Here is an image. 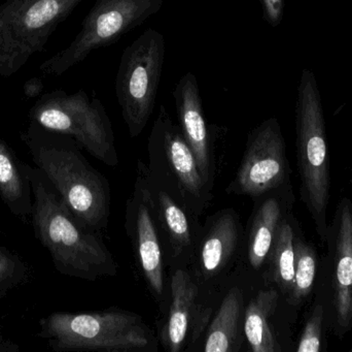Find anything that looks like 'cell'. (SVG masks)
<instances>
[{"mask_svg":"<svg viewBox=\"0 0 352 352\" xmlns=\"http://www.w3.org/2000/svg\"><path fill=\"white\" fill-rule=\"evenodd\" d=\"M21 140L76 220L95 233L107 229L111 215L109 182L85 158L76 140L33 121Z\"/></svg>","mask_w":352,"mask_h":352,"instance_id":"obj_1","label":"cell"},{"mask_svg":"<svg viewBox=\"0 0 352 352\" xmlns=\"http://www.w3.org/2000/svg\"><path fill=\"white\" fill-rule=\"evenodd\" d=\"M35 236L62 275L95 281L116 276L118 265L97 233L82 227L41 169L31 167Z\"/></svg>","mask_w":352,"mask_h":352,"instance_id":"obj_2","label":"cell"},{"mask_svg":"<svg viewBox=\"0 0 352 352\" xmlns=\"http://www.w3.org/2000/svg\"><path fill=\"white\" fill-rule=\"evenodd\" d=\"M38 336L55 351H156L158 340L138 314L121 309L55 312L39 322Z\"/></svg>","mask_w":352,"mask_h":352,"instance_id":"obj_3","label":"cell"},{"mask_svg":"<svg viewBox=\"0 0 352 352\" xmlns=\"http://www.w3.org/2000/svg\"><path fill=\"white\" fill-rule=\"evenodd\" d=\"M296 130L300 196L324 245L331 198L330 156L322 99L309 70H303L300 81Z\"/></svg>","mask_w":352,"mask_h":352,"instance_id":"obj_4","label":"cell"},{"mask_svg":"<svg viewBox=\"0 0 352 352\" xmlns=\"http://www.w3.org/2000/svg\"><path fill=\"white\" fill-rule=\"evenodd\" d=\"M29 120L52 132L72 136L80 148L109 167L119 165L115 134L104 105L84 90H54L38 97Z\"/></svg>","mask_w":352,"mask_h":352,"instance_id":"obj_5","label":"cell"},{"mask_svg":"<svg viewBox=\"0 0 352 352\" xmlns=\"http://www.w3.org/2000/svg\"><path fill=\"white\" fill-rule=\"evenodd\" d=\"M148 148L152 177L190 216L202 215L210 205L212 186L203 179L192 149L164 105L155 120Z\"/></svg>","mask_w":352,"mask_h":352,"instance_id":"obj_6","label":"cell"},{"mask_svg":"<svg viewBox=\"0 0 352 352\" xmlns=\"http://www.w3.org/2000/svg\"><path fill=\"white\" fill-rule=\"evenodd\" d=\"M312 299L324 306L327 332H352V200L342 196L329 222Z\"/></svg>","mask_w":352,"mask_h":352,"instance_id":"obj_7","label":"cell"},{"mask_svg":"<svg viewBox=\"0 0 352 352\" xmlns=\"http://www.w3.org/2000/svg\"><path fill=\"white\" fill-rule=\"evenodd\" d=\"M82 0H6L0 4V80L41 53Z\"/></svg>","mask_w":352,"mask_h":352,"instance_id":"obj_8","label":"cell"},{"mask_svg":"<svg viewBox=\"0 0 352 352\" xmlns=\"http://www.w3.org/2000/svg\"><path fill=\"white\" fill-rule=\"evenodd\" d=\"M164 60V37L153 28L146 29L122 54L116 95L131 138L144 132L154 113Z\"/></svg>","mask_w":352,"mask_h":352,"instance_id":"obj_9","label":"cell"},{"mask_svg":"<svg viewBox=\"0 0 352 352\" xmlns=\"http://www.w3.org/2000/svg\"><path fill=\"white\" fill-rule=\"evenodd\" d=\"M163 0H96L80 32L62 51L39 66L43 76H60L85 61L92 52L117 43L160 12Z\"/></svg>","mask_w":352,"mask_h":352,"instance_id":"obj_10","label":"cell"},{"mask_svg":"<svg viewBox=\"0 0 352 352\" xmlns=\"http://www.w3.org/2000/svg\"><path fill=\"white\" fill-rule=\"evenodd\" d=\"M289 186L291 167L280 124L269 118L248 134L241 163L226 192L258 198Z\"/></svg>","mask_w":352,"mask_h":352,"instance_id":"obj_11","label":"cell"},{"mask_svg":"<svg viewBox=\"0 0 352 352\" xmlns=\"http://www.w3.org/2000/svg\"><path fill=\"white\" fill-rule=\"evenodd\" d=\"M126 231L151 293L157 301L162 302L165 291L162 237L148 187L138 174L126 208Z\"/></svg>","mask_w":352,"mask_h":352,"instance_id":"obj_12","label":"cell"},{"mask_svg":"<svg viewBox=\"0 0 352 352\" xmlns=\"http://www.w3.org/2000/svg\"><path fill=\"white\" fill-rule=\"evenodd\" d=\"M298 313L287 298L267 280L266 289L258 291L244 309V335L250 351H296L291 330L274 324V320H280V316L298 318Z\"/></svg>","mask_w":352,"mask_h":352,"instance_id":"obj_13","label":"cell"},{"mask_svg":"<svg viewBox=\"0 0 352 352\" xmlns=\"http://www.w3.org/2000/svg\"><path fill=\"white\" fill-rule=\"evenodd\" d=\"M173 95L182 136L194 153L203 179L212 186L215 173L212 144L205 120L198 81L194 72L182 74Z\"/></svg>","mask_w":352,"mask_h":352,"instance_id":"obj_14","label":"cell"},{"mask_svg":"<svg viewBox=\"0 0 352 352\" xmlns=\"http://www.w3.org/2000/svg\"><path fill=\"white\" fill-rule=\"evenodd\" d=\"M138 175L148 187L162 241L175 260H186L194 251L195 237L188 214L184 207L163 188L142 161L138 163Z\"/></svg>","mask_w":352,"mask_h":352,"instance_id":"obj_15","label":"cell"},{"mask_svg":"<svg viewBox=\"0 0 352 352\" xmlns=\"http://www.w3.org/2000/svg\"><path fill=\"white\" fill-rule=\"evenodd\" d=\"M252 216L248 240V262L254 270H262L267 264L275 236L283 219L293 210V188H283L263 196Z\"/></svg>","mask_w":352,"mask_h":352,"instance_id":"obj_16","label":"cell"},{"mask_svg":"<svg viewBox=\"0 0 352 352\" xmlns=\"http://www.w3.org/2000/svg\"><path fill=\"white\" fill-rule=\"evenodd\" d=\"M239 241V225L233 210L211 219L199 247V274L205 281L217 278L233 260Z\"/></svg>","mask_w":352,"mask_h":352,"instance_id":"obj_17","label":"cell"},{"mask_svg":"<svg viewBox=\"0 0 352 352\" xmlns=\"http://www.w3.org/2000/svg\"><path fill=\"white\" fill-rule=\"evenodd\" d=\"M198 293V285L188 272L184 269H176L170 281L168 318L160 336L165 351L179 352L184 349L190 322L197 313Z\"/></svg>","mask_w":352,"mask_h":352,"instance_id":"obj_18","label":"cell"},{"mask_svg":"<svg viewBox=\"0 0 352 352\" xmlns=\"http://www.w3.org/2000/svg\"><path fill=\"white\" fill-rule=\"evenodd\" d=\"M0 198L14 216L28 218L32 214L31 167L19 159L0 138Z\"/></svg>","mask_w":352,"mask_h":352,"instance_id":"obj_19","label":"cell"},{"mask_svg":"<svg viewBox=\"0 0 352 352\" xmlns=\"http://www.w3.org/2000/svg\"><path fill=\"white\" fill-rule=\"evenodd\" d=\"M300 227L293 213L287 214L277 231L267 260L268 271L265 278L272 283L287 300L293 287L295 240Z\"/></svg>","mask_w":352,"mask_h":352,"instance_id":"obj_20","label":"cell"},{"mask_svg":"<svg viewBox=\"0 0 352 352\" xmlns=\"http://www.w3.org/2000/svg\"><path fill=\"white\" fill-rule=\"evenodd\" d=\"M243 312V293L239 287H232L223 298L217 315L207 330L204 351H237Z\"/></svg>","mask_w":352,"mask_h":352,"instance_id":"obj_21","label":"cell"},{"mask_svg":"<svg viewBox=\"0 0 352 352\" xmlns=\"http://www.w3.org/2000/svg\"><path fill=\"white\" fill-rule=\"evenodd\" d=\"M320 260V256L316 245L306 239L300 227L295 240L293 287L287 298L289 305L298 311L312 301Z\"/></svg>","mask_w":352,"mask_h":352,"instance_id":"obj_22","label":"cell"},{"mask_svg":"<svg viewBox=\"0 0 352 352\" xmlns=\"http://www.w3.org/2000/svg\"><path fill=\"white\" fill-rule=\"evenodd\" d=\"M326 322H324V306L312 299L309 309L306 313L305 322L296 343L297 352H327Z\"/></svg>","mask_w":352,"mask_h":352,"instance_id":"obj_23","label":"cell"},{"mask_svg":"<svg viewBox=\"0 0 352 352\" xmlns=\"http://www.w3.org/2000/svg\"><path fill=\"white\" fill-rule=\"evenodd\" d=\"M30 271L16 254L6 247H0V291H8L24 284L29 279Z\"/></svg>","mask_w":352,"mask_h":352,"instance_id":"obj_24","label":"cell"},{"mask_svg":"<svg viewBox=\"0 0 352 352\" xmlns=\"http://www.w3.org/2000/svg\"><path fill=\"white\" fill-rule=\"evenodd\" d=\"M261 3L265 21L270 26H278L283 20L285 0H261Z\"/></svg>","mask_w":352,"mask_h":352,"instance_id":"obj_25","label":"cell"},{"mask_svg":"<svg viewBox=\"0 0 352 352\" xmlns=\"http://www.w3.org/2000/svg\"><path fill=\"white\" fill-rule=\"evenodd\" d=\"M43 79L39 76H33V78L29 79L26 81L24 84V95L28 99H34V97H39L41 95V92L43 91Z\"/></svg>","mask_w":352,"mask_h":352,"instance_id":"obj_26","label":"cell"},{"mask_svg":"<svg viewBox=\"0 0 352 352\" xmlns=\"http://www.w3.org/2000/svg\"><path fill=\"white\" fill-rule=\"evenodd\" d=\"M0 351H19V347L16 344H14V343L8 344V342L3 340L1 329H0Z\"/></svg>","mask_w":352,"mask_h":352,"instance_id":"obj_27","label":"cell"},{"mask_svg":"<svg viewBox=\"0 0 352 352\" xmlns=\"http://www.w3.org/2000/svg\"><path fill=\"white\" fill-rule=\"evenodd\" d=\"M351 351L352 352V347H351Z\"/></svg>","mask_w":352,"mask_h":352,"instance_id":"obj_28","label":"cell"}]
</instances>
